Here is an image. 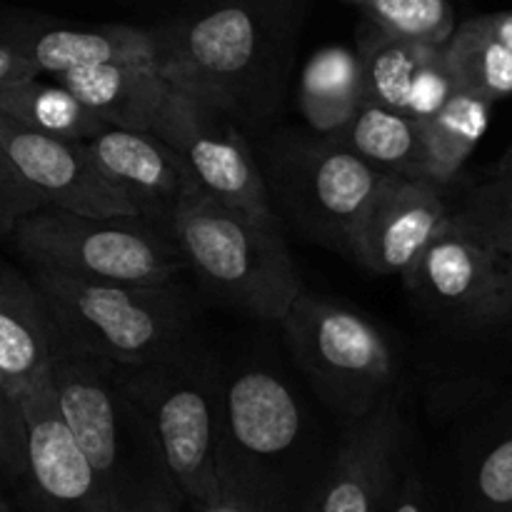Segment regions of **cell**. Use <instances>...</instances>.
Masks as SVG:
<instances>
[{"label":"cell","mask_w":512,"mask_h":512,"mask_svg":"<svg viewBox=\"0 0 512 512\" xmlns=\"http://www.w3.org/2000/svg\"><path fill=\"white\" fill-rule=\"evenodd\" d=\"M333 448L283 373L245 365L225 375L220 498L248 512H313Z\"/></svg>","instance_id":"6da1fadb"},{"label":"cell","mask_w":512,"mask_h":512,"mask_svg":"<svg viewBox=\"0 0 512 512\" xmlns=\"http://www.w3.org/2000/svg\"><path fill=\"white\" fill-rule=\"evenodd\" d=\"M295 0H213L150 30L155 68L230 118H258L278 98Z\"/></svg>","instance_id":"7a4b0ae2"},{"label":"cell","mask_w":512,"mask_h":512,"mask_svg":"<svg viewBox=\"0 0 512 512\" xmlns=\"http://www.w3.org/2000/svg\"><path fill=\"white\" fill-rule=\"evenodd\" d=\"M48 375L60 418L115 508L150 512L163 500H180L153 428L120 383L115 363L85 350L55 325Z\"/></svg>","instance_id":"3957f363"},{"label":"cell","mask_w":512,"mask_h":512,"mask_svg":"<svg viewBox=\"0 0 512 512\" xmlns=\"http://www.w3.org/2000/svg\"><path fill=\"white\" fill-rule=\"evenodd\" d=\"M55 325L115 365L168 360L195 343V305L180 283L128 285L30 268Z\"/></svg>","instance_id":"277c9868"},{"label":"cell","mask_w":512,"mask_h":512,"mask_svg":"<svg viewBox=\"0 0 512 512\" xmlns=\"http://www.w3.org/2000/svg\"><path fill=\"white\" fill-rule=\"evenodd\" d=\"M115 368L153 428L183 505L195 512L208 508L220 498L218 445L225 375L195 343L168 360Z\"/></svg>","instance_id":"5b68a950"},{"label":"cell","mask_w":512,"mask_h":512,"mask_svg":"<svg viewBox=\"0 0 512 512\" xmlns=\"http://www.w3.org/2000/svg\"><path fill=\"white\" fill-rule=\"evenodd\" d=\"M168 238L208 293L250 318L280 323L303 293L280 228H268L205 193L175 213Z\"/></svg>","instance_id":"8992f818"},{"label":"cell","mask_w":512,"mask_h":512,"mask_svg":"<svg viewBox=\"0 0 512 512\" xmlns=\"http://www.w3.org/2000/svg\"><path fill=\"white\" fill-rule=\"evenodd\" d=\"M280 325L320 403L343 425L370 413L398 383L393 343L358 310L303 290Z\"/></svg>","instance_id":"52a82bcc"},{"label":"cell","mask_w":512,"mask_h":512,"mask_svg":"<svg viewBox=\"0 0 512 512\" xmlns=\"http://www.w3.org/2000/svg\"><path fill=\"white\" fill-rule=\"evenodd\" d=\"M10 238L30 268L85 280L165 285L188 273L173 240L138 218H95L43 205L18 220Z\"/></svg>","instance_id":"ba28073f"},{"label":"cell","mask_w":512,"mask_h":512,"mask_svg":"<svg viewBox=\"0 0 512 512\" xmlns=\"http://www.w3.org/2000/svg\"><path fill=\"white\" fill-rule=\"evenodd\" d=\"M150 133L183 158L200 193L268 228H280L268 183L235 118L170 85Z\"/></svg>","instance_id":"9c48e42d"},{"label":"cell","mask_w":512,"mask_h":512,"mask_svg":"<svg viewBox=\"0 0 512 512\" xmlns=\"http://www.w3.org/2000/svg\"><path fill=\"white\" fill-rule=\"evenodd\" d=\"M383 178L338 140L315 133L288 140L273 158L283 210L310 238L343 255L353 253L355 230Z\"/></svg>","instance_id":"30bf717a"},{"label":"cell","mask_w":512,"mask_h":512,"mask_svg":"<svg viewBox=\"0 0 512 512\" xmlns=\"http://www.w3.org/2000/svg\"><path fill=\"white\" fill-rule=\"evenodd\" d=\"M403 278L410 293L433 313L475 333H490L498 320L508 273L495 250L450 213Z\"/></svg>","instance_id":"8fae6325"},{"label":"cell","mask_w":512,"mask_h":512,"mask_svg":"<svg viewBox=\"0 0 512 512\" xmlns=\"http://www.w3.org/2000/svg\"><path fill=\"white\" fill-rule=\"evenodd\" d=\"M410 448L393 388L370 413L343 425L313 512H390Z\"/></svg>","instance_id":"7c38bea8"},{"label":"cell","mask_w":512,"mask_h":512,"mask_svg":"<svg viewBox=\"0 0 512 512\" xmlns=\"http://www.w3.org/2000/svg\"><path fill=\"white\" fill-rule=\"evenodd\" d=\"M28 430L25 475L13 490L25 512H120L60 418L50 375L18 395Z\"/></svg>","instance_id":"4fadbf2b"},{"label":"cell","mask_w":512,"mask_h":512,"mask_svg":"<svg viewBox=\"0 0 512 512\" xmlns=\"http://www.w3.org/2000/svg\"><path fill=\"white\" fill-rule=\"evenodd\" d=\"M0 150L43 205L95 218L140 220L133 203L100 173L85 143L43 135L0 113Z\"/></svg>","instance_id":"5bb4252c"},{"label":"cell","mask_w":512,"mask_h":512,"mask_svg":"<svg viewBox=\"0 0 512 512\" xmlns=\"http://www.w3.org/2000/svg\"><path fill=\"white\" fill-rule=\"evenodd\" d=\"M448 190L430 180H380L355 230L350 258L370 273H408L453 213Z\"/></svg>","instance_id":"9a60e30c"},{"label":"cell","mask_w":512,"mask_h":512,"mask_svg":"<svg viewBox=\"0 0 512 512\" xmlns=\"http://www.w3.org/2000/svg\"><path fill=\"white\" fill-rule=\"evenodd\" d=\"M85 148L100 173L133 203L140 220L168 238L178 208L200 190L183 158L150 130L113 125L85 140Z\"/></svg>","instance_id":"2e32d148"},{"label":"cell","mask_w":512,"mask_h":512,"mask_svg":"<svg viewBox=\"0 0 512 512\" xmlns=\"http://www.w3.org/2000/svg\"><path fill=\"white\" fill-rule=\"evenodd\" d=\"M430 488L440 512H512V395L465 433L445 483Z\"/></svg>","instance_id":"e0dca14e"},{"label":"cell","mask_w":512,"mask_h":512,"mask_svg":"<svg viewBox=\"0 0 512 512\" xmlns=\"http://www.w3.org/2000/svg\"><path fill=\"white\" fill-rule=\"evenodd\" d=\"M38 75L73 73L108 63L155 65V40L150 30L133 25H68L55 20H30L5 33Z\"/></svg>","instance_id":"ac0fdd59"},{"label":"cell","mask_w":512,"mask_h":512,"mask_svg":"<svg viewBox=\"0 0 512 512\" xmlns=\"http://www.w3.org/2000/svg\"><path fill=\"white\" fill-rule=\"evenodd\" d=\"M55 323L33 280L0 270V383L10 395L48 375Z\"/></svg>","instance_id":"d6986e66"},{"label":"cell","mask_w":512,"mask_h":512,"mask_svg":"<svg viewBox=\"0 0 512 512\" xmlns=\"http://www.w3.org/2000/svg\"><path fill=\"white\" fill-rule=\"evenodd\" d=\"M55 80L65 85L100 123L125 130H150L168 98L170 83L155 65L108 63L73 70Z\"/></svg>","instance_id":"ffe728a7"},{"label":"cell","mask_w":512,"mask_h":512,"mask_svg":"<svg viewBox=\"0 0 512 512\" xmlns=\"http://www.w3.org/2000/svg\"><path fill=\"white\" fill-rule=\"evenodd\" d=\"M363 105V70L355 50L328 45L310 55L298 83V110L310 133L335 138Z\"/></svg>","instance_id":"44dd1931"},{"label":"cell","mask_w":512,"mask_h":512,"mask_svg":"<svg viewBox=\"0 0 512 512\" xmlns=\"http://www.w3.org/2000/svg\"><path fill=\"white\" fill-rule=\"evenodd\" d=\"M333 140L385 178L428 180L423 125L410 115L365 103Z\"/></svg>","instance_id":"7402d4cb"},{"label":"cell","mask_w":512,"mask_h":512,"mask_svg":"<svg viewBox=\"0 0 512 512\" xmlns=\"http://www.w3.org/2000/svg\"><path fill=\"white\" fill-rule=\"evenodd\" d=\"M438 45L390 35L375 25H365L358 35L360 70H363L365 103L408 115L410 98L420 70Z\"/></svg>","instance_id":"603a6c76"},{"label":"cell","mask_w":512,"mask_h":512,"mask_svg":"<svg viewBox=\"0 0 512 512\" xmlns=\"http://www.w3.org/2000/svg\"><path fill=\"white\" fill-rule=\"evenodd\" d=\"M493 103L468 90H455L453 98L435 115L423 120L425 178L450 188L463 173V165L488 133Z\"/></svg>","instance_id":"cb8c5ba5"},{"label":"cell","mask_w":512,"mask_h":512,"mask_svg":"<svg viewBox=\"0 0 512 512\" xmlns=\"http://www.w3.org/2000/svg\"><path fill=\"white\" fill-rule=\"evenodd\" d=\"M0 113L30 130L85 143L105 128L60 80L43 75L0 85Z\"/></svg>","instance_id":"d4e9b609"},{"label":"cell","mask_w":512,"mask_h":512,"mask_svg":"<svg viewBox=\"0 0 512 512\" xmlns=\"http://www.w3.org/2000/svg\"><path fill=\"white\" fill-rule=\"evenodd\" d=\"M443 48L455 88L480 95L493 105L512 98V50L485 30L478 18L455 25Z\"/></svg>","instance_id":"484cf974"},{"label":"cell","mask_w":512,"mask_h":512,"mask_svg":"<svg viewBox=\"0 0 512 512\" xmlns=\"http://www.w3.org/2000/svg\"><path fill=\"white\" fill-rule=\"evenodd\" d=\"M453 213L475 230L512 273V173L490 170L483 183L453 200Z\"/></svg>","instance_id":"4316f807"},{"label":"cell","mask_w":512,"mask_h":512,"mask_svg":"<svg viewBox=\"0 0 512 512\" xmlns=\"http://www.w3.org/2000/svg\"><path fill=\"white\" fill-rule=\"evenodd\" d=\"M365 15L370 25L400 38L445 45L455 30L450 0H345Z\"/></svg>","instance_id":"83f0119b"},{"label":"cell","mask_w":512,"mask_h":512,"mask_svg":"<svg viewBox=\"0 0 512 512\" xmlns=\"http://www.w3.org/2000/svg\"><path fill=\"white\" fill-rule=\"evenodd\" d=\"M28 430L20 400L0 383V493L15 490L25 475Z\"/></svg>","instance_id":"f1b7e54d"},{"label":"cell","mask_w":512,"mask_h":512,"mask_svg":"<svg viewBox=\"0 0 512 512\" xmlns=\"http://www.w3.org/2000/svg\"><path fill=\"white\" fill-rule=\"evenodd\" d=\"M43 208L33 190L18 178L10 163L5 160L3 150H0V235H10L18 220L33 210Z\"/></svg>","instance_id":"f546056e"},{"label":"cell","mask_w":512,"mask_h":512,"mask_svg":"<svg viewBox=\"0 0 512 512\" xmlns=\"http://www.w3.org/2000/svg\"><path fill=\"white\" fill-rule=\"evenodd\" d=\"M390 512H440L433 488H430V475L425 473L420 460L415 458V448H410L408 458H405L398 493H395L393 510Z\"/></svg>","instance_id":"4dcf8cb0"},{"label":"cell","mask_w":512,"mask_h":512,"mask_svg":"<svg viewBox=\"0 0 512 512\" xmlns=\"http://www.w3.org/2000/svg\"><path fill=\"white\" fill-rule=\"evenodd\" d=\"M33 75H38V70H35L33 63L25 58L23 50H20L13 40L0 35V85L33 78Z\"/></svg>","instance_id":"1f68e13d"},{"label":"cell","mask_w":512,"mask_h":512,"mask_svg":"<svg viewBox=\"0 0 512 512\" xmlns=\"http://www.w3.org/2000/svg\"><path fill=\"white\" fill-rule=\"evenodd\" d=\"M480 20L485 30L495 35L503 45H508L512 50V10H500V13H485V15H475Z\"/></svg>","instance_id":"d6a6232c"},{"label":"cell","mask_w":512,"mask_h":512,"mask_svg":"<svg viewBox=\"0 0 512 512\" xmlns=\"http://www.w3.org/2000/svg\"><path fill=\"white\" fill-rule=\"evenodd\" d=\"M490 333H500L512 343V273H508L505 278V288H503V303H500V313L498 320H495L493 330Z\"/></svg>","instance_id":"836d02e7"},{"label":"cell","mask_w":512,"mask_h":512,"mask_svg":"<svg viewBox=\"0 0 512 512\" xmlns=\"http://www.w3.org/2000/svg\"><path fill=\"white\" fill-rule=\"evenodd\" d=\"M200 512H248V510H243V508H240V505L230 503V500L218 498V500H215V503H210L208 508H203Z\"/></svg>","instance_id":"e575fe53"},{"label":"cell","mask_w":512,"mask_h":512,"mask_svg":"<svg viewBox=\"0 0 512 512\" xmlns=\"http://www.w3.org/2000/svg\"><path fill=\"white\" fill-rule=\"evenodd\" d=\"M493 170H498V173H512V143H510V148L503 153V158L495 163Z\"/></svg>","instance_id":"d590c367"},{"label":"cell","mask_w":512,"mask_h":512,"mask_svg":"<svg viewBox=\"0 0 512 512\" xmlns=\"http://www.w3.org/2000/svg\"><path fill=\"white\" fill-rule=\"evenodd\" d=\"M180 510H183V503H180V500H163V503L155 505L150 512H180Z\"/></svg>","instance_id":"8d00e7d4"},{"label":"cell","mask_w":512,"mask_h":512,"mask_svg":"<svg viewBox=\"0 0 512 512\" xmlns=\"http://www.w3.org/2000/svg\"><path fill=\"white\" fill-rule=\"evenodd\" d=\"M0 512H13V508H10V505L3 500V495H0Z\"/></svg>","instance_id":"74e56055"}]
</instances>
